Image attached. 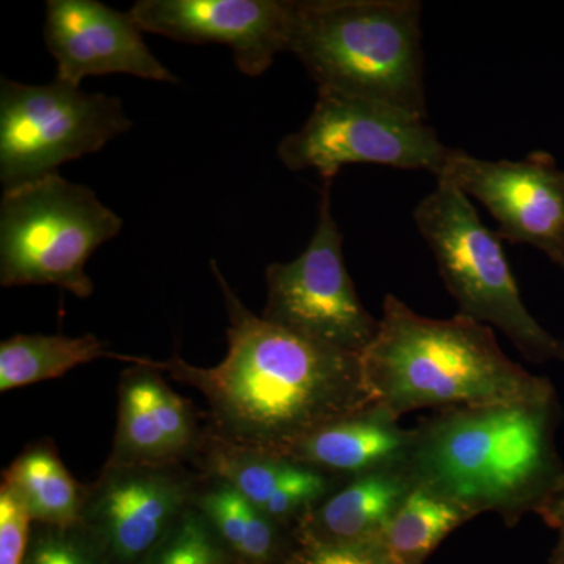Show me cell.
Instances as JSON below:
<instances>
[{"mask_svg":"<svg viewBox=\"0 0 564 564\" xmlns=\"http://www.w3.org/2000/svg\"><path fill=\"white\" fill-rule=\"evenodd\" d=\"M228 352L214 367L174 355L155 369L196 389L209 404L212 432L221 443L288 456L304 437L375 404L364 383L361 355L336 350L263 321L223 276Z\"/></svg>","mask_w":564,"mask_h":564,"instance_id":"cell-1","label":"cell"},{"mask_svg":"<svg viewBox=\"0 0 564 564\" xmlns=\"http://www.w3.org/2000/svg\"><path fill=\"white\" fill-rule=\"evenodd\" d=\"M556 392L511 403L434 411L414 429L403 469L474 518L496 513L508 525L540 513L564 485L556 451Z\"/></svg>","mask_w":564,"mask_h":564,"instance_id":"cell-2","label":"cell"},{"mask_svg":"<svg viewBox=\"0 0 564 564\" xmlns=\"http://www.w3.org/2000/svg\"><path fill=\"white\" fill-rule=\"evenodd\" d=\"M361 364L375 406L397 421L429 408L511 403L555 391L547 378L505 355L491 326L459 314L425 317L392 293Z\"/></svg>","mask_w":564,"mask_h":564,"instance_id":"cell-3","label":"cell"},{"mask_svg":"<svg viewBox=\"0 0 564 564\" xmlns=\"http://www.w3.org/2000/svg\"><path fill=\"white\" fill-rule=\"evenodd\" d=\"M422 3L417 0L295 2L292 54L318 90L372 99L426 120Z\"/></svg>","mask_w":564,"mask_h":564,"instance_id":"cell-4","label":"cell"},{"mask_svg":"<svg viewBox=\"0 0 564 564\" xmlns=\"http://www.w3.org/2000/svg\"><path fill=\"white\" fill-rule=\"evenodd\" d=\"M419 232L437 262L458 314L499 329L532 362H564V340L545 332L522 302L502 242L469 196L448 181L415 207Z\"/></svg>","mask_w":564,"mask_h":564,"instance_id":"cell-5","label":"cell"},{"mask_svg":"<svg viewBox=\"0 0 564 564\" xmlns=\"http://www.w3.org/2000/svg\"><path fill=\"white\" fill-rule=\"evenodd\" d=\"M122 220L87 185L61 174L3 192L0 284L55 285L88 299V259L121 232Z\"/></svg>","mask_w":564,"mask_h":564,"instance_id":"cell-6","label":"cell"},{"mask_svg":"<svg viewBox=\"0 0 564 564\" xmlns=\"http://www.w3.org/2000/svg\"><path fill=\"white\" fill-rule=\"evenodd\" d=\"M133 122L122 101L55 79L0 82V182L3 192L57 174L63 163L101 151Z\"/></svg>","mask_w":564,"mask_h":564,"instance_id":"cell-7","label":"cell"},{"mask_svg":"<svg viewBox=\"0 0 564 564\" xmlns=\"http://www.w3.org/2000/svg\"><path fill=\"white\" fill-rule=\"evenodd\" d=\"M451 151L432 126L413 113L328 90H318L303 128L278 144L285 169L315 170L323 181L333 182L350 163L423 170L437 177Z\"/></svg>","mask_w":564,"mask_h":564,"instance_id":"cell-8","label":"cell"},{"mask_svg":"<svg viewBox=\"0 0 564 564\" xmlns=\"http://www.w3.org/2000/svg\"><path fill=\"white\" fill-rule=\"evenodd\" d=\"M318 221L306 250L267 267L263 321L336 350L362 355L380 321L361 303L344 262V236L332 210L333 181H323Z\"/></svg>","mask_w":564,"mask_h":564,"instance_id":"cell-9","label":"cell"},{"mask_svg":"<svg viewBox=\"0 0 564 564\" xmlns=\"http://www.w3.org/2000/svg\"><path fill=\"white\" fill-rule=\"evenodd\" d=\"M199 480L182 464H106L87 486L77 525L107 564H141L187 513Z\"/></svg>","mask_w":564,"mask_h":564,"instance_id":"cell-10","label":"cell"},{"mask_svg":"<svg viewBox=\"0 0 564 564\" xmlns=\"http://www.w3.org/2000/svg\"><path fill=\"white\" fill-rule=\"evenodd\" d=\"M436 181L484 204L499 223L500 239L538 248L564 269V170L549 152L485 161L452 148Z\"/></svg>","mask_w":564,"mask_h":564,"instance_id":"cell-11","label":"cell"},{"mask_svg":"<svg viewBox=\"0 0 564 564\" xmlns=\"http://www.w3.org/2000/svg\"><path fill=\"white\" fill-rule=\"evenodd\" d=\"M143 32L187 44H221L237 68L262 76L291 50L295 2L289 0H139L129 10Z\"/></svg>","mask_w":564,"mask_h":564,"instance_id":"cell-12","label":"cell"},{"mask_svg":"<svg viewBox=\"0 0 564 564\" xmlns=\"http://www.w3.org/2000/svg\"><path fill=\"white\" fill-rule=\"evenodd\" d=\"M143 31L98 0H47L43 39L57 63L55 79L80 87L82 80L107 74L170 82L177 77L144 43Z\"/></svg>","mask_w":564,"mask_h":564,"instance_id":"cell-13","label":"cell"},{"mask_svg":"<svg viewBox=\"0 0 564 564\" xmlns=\"http://www.w3.org/2000/svg\"><path fill=\"white\" fill-rule=\"evenodd\" d=\"M206 434L191 403L174 392L155 359L132 364L118 388V422L107 466L182 464L198 456Z\"/></svg>","mask_w":564,"mask_h":564,"instance_id":"cell-14","label":"cell"},{"mask_svg":"<svg viewBox=\"0 0 564 564\" xmlns=\"http://www.w3.org/2000/svg\"><path fill=\"white\" fill-rule=\"evenodd\" d=\"M203 475L228 481L259 510L289 532L343 480L318 473L288 456L248 451L207 434L198 454Z\"/></svg>","mask_w":564,"mask_h":564,"instance_id":"cell-15","label":"cell"},{"mask_svg":"<svg viewBox=\"0 0 564 564\" xmlns=\"http://www.w3.org/2000/svg\"><path fill=\"white\" fill-rule=\"evenodd\" d=\"M411 429L373 406L348 415L304 437L288 458L337 480L403 466L410 451Z\"/></svg>","mask_w":564,"mask_h":564,"instance_id":"cell-16","label":"cell"},{"mask_svg":"<svg viewBox=\"0 0 564 564\" xmlns=\"http://www.w3.org/2000/svg\"><path fill=\"white\" fill-rule=\"evenodd\" d=\"M414 481L403 466L375 470L343 481L296 527V534L323 541L383 536Z\"/></svg>","mask_w":564,"mask_h":564,"instance_id":"cell-17","label":"cell"},{"mask_svg":"<svg viewBox=\"0 0 564 564\" xmlns=\"http://www.w3.org/2000/svg\"><path fill=\"white\" fill-rule=\"evenodd\" d=\"M193 507L209 522L234 564H282L293 533L221 478L202 474Z\"/></svg>","mask_w":564,"mask_h":564,"instance_id":"cell-18","label":"cell"},{"mask_svg":"<svg viewBox=\"0 0 564 564\" xmlns=\"http://www.w3.org/2000/svg\"><path fill=\"white\" fill-rule=\"evenodd\" d=\"M101 358L131 364H141L148 359L110 351L95 334L79 337L17 334L0 344V391L9 392L54 380L76 367Z\"/></svg>","mask_w":564,"mask_h":564,"instance_id":"cell-19","label":"cell"},{"mask_svg":"<svg viewBox=\"0 0 564 564\" xmlns=\"http://www.w3.org/2000/svg\"><path fill=\"white\" fill-rule=\"evenodd\" d=\"M2 485L28 508L33 524H79L87 486L74 480L47 441L25 448L3 473Z\"/></svg>","mask_w":564,"mask_h":564,"instance_id":"cell-20","label":"cell"},{"mask_svg":"<svg viewBox=\"0 0 564 564\" xmlns=\"http://www.w3.org/2000/svg\"><path fill=\"white\" fill-rule=\"evenodd\" d=\"M474 516L415 486L386 527L383 540L399 564H423L454 530Z\"/></svg>","mask_w":564,"mask_h":564,"instance_id":"cell-21","label":"cell"},{"mask_svg":"<svg viewBox=\"0 0 564 564\" xmlns=\"http://www.w3.org/2000/svg\"><path fill=\"white\" fill-rule=\"evenodd\" d=\"M141 564H234L206 518L188 508L172 533Z\"/></svg>","mask_w":564,"mask_h":564,"instance_id":"cell-22","label":"cell"},{"mask_svg":"<svg viewBox=\"0 0 564 564\" xmlns=\"http://www.w3.org/2000/svg\"><path fill=\"white\" fill-rule=\"evenodd\" d=\"M282 564H399L383 536L361 541H323L293 533Z\"/></svg>","mask_w":564,"mask_h":564,"instance_id":"cell-23","label":"cell"},{"mask_svg":"<svg viewBox=\"0 0 564 564\" xmlns=\"http://www.w3.org/2000/svg\"><path fill=\"white\" fill-rule=\"evenodd\" d=\"M22 564H107L79 525L33 524Z\"/></svg>","mask_w":564,"mask_h":564,"instance_id":"cell-24","label":"cell"},{"mask_svg":"<svg viewBox=\"0 0 564 564\" xmlns=\"http://www.w3.org/2000/svg\"><path fill=\"white\" fill-rule=\"evenodd\" d=\"M33 529L32 516L7 486H0V564H22Z\"/></svg>","mask_w":564,"mask_h":564,"instance_id":"cell-25","label":"cell"},{"mask_svg":"<svg viewBox=\"0 0 564 564\" xmlns=\"http://www.w3.org/2000/svg\"><path fill=\"white\" fill-rule=\"evenodd\" d=\"M538 514L544 519L545 524L558 532V541H556L549 564H564V485Z\"/></svg>","mask_w":564,"mask_h":564,"instance_id":"cell-26","label":"cell"}]
</instances>
